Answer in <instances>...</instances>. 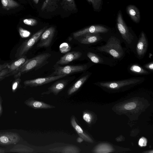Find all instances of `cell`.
I'll return each mask as SVG.
<instances>
[{"mask_svg": "<svg viewBox=\"0 0 153 153\" xmlns=\"http://www.w3.org/2000/svg\"><path fill=\"white\" fill-rule=\"evenodd\" d=\"M51 54L49 53H44L39 54L36 56L27 59L13 74L15 78L20 77L22 74L33 70H37L48 64V59Z\"/></svg>", "mask_w": 153, "mask_h": 153, "instance_id": "1", "label": "cell"}, {"mask_svg": "<svg viewBox=\"0 0 153 153\" xmlns=\"http://www.w3.org/2000/svg\"><path fill=\"white\" fill-rule=\"evenodd\" d=\"M97 49L110 54L115 59L120 58L124 54L120 40L114 36H111L106 45L98 47Z\"/></svg>", "mask_w": 153, "mask_h": 153, "instance_id": "2", "label": "cell"}, {"mask_svg": "<svg viewBox=\"0 0 153 153\" xmlns=\"http://www.w3.org/2000/svg\"><path fill=\"white\" fill-rule=\"evenodd\" d=\"M47 28L45 26L33 34L29 39L23 42L18 48L15 57L18 58L25 55L39 39L41 36Z\"/></svg>", "mask_w": 153, "mask_h": 153, "instance_id": "3", "label": "cell"}, {"mask_svg": "<svg viewBox=\"0 0 153 153\" xmlns=\"http://www.w3.org/2000/svg\"><path fill=\"white\" fill-rule=\"evenodd\" d=\"M141 80V78H132L117 81L100 82V85L101 86L107 89L117 90L127 86L138 83Z\"/></svg>", "mask_w": 153, "mask_h": 153, "instance_id": "4", "label": "cell"}, {"mask_svg": "<svg viewBox=\"0 0 153 153\" xmlns=\"http://www.w3.org/2000/svg\"><path fill=\"white\" fill-rule=\"evenodd\" d=\"M27 59L26 56L24 55L11 62L7 67L0 71V78L3 79L7 77L13 75L14 73Z\"/></svg>", "mask_w": 153, "mask_h": 153, "instance_id": "5", "label": "cell"}, {"mask_svg": "<svg viewBox=\"0 0 153 153\" xmlns=\"http://www.w3.org/2000/svg\"><path fill=\"white\" fill-rule=\"evenodd\" d=\"M87 68L86 65H67L61 66L55 65L54 71L48 76H59L62 75H67L83 71Z\"/></svg>", "mask_w": 153, "mask_h": 153, "instance_id": "6", "label": "cell"}, {"mask_svg": "<svg viewBox=\"0 0 153 153\" xmlns=\"http://www.w3.org/2000/svg\"><path fill=\"white\" fill-rule=\"evenodd\" d=\"M117 27L123 39L128 44H130L134 36L124 21L121 10L118 11L116 19Z\"/></svg>", "mask_w": 153, "mask_h": 153, "instance_id": "7", "label": "cell"}, {"mask_svg": "<svg viewBox=\"0 0 153 153\" xmlns=\"http://www.w3.org/2000/svg\"><path fill=\"white\" fill-rule=\"evenodd\" d=\"M66 76V75H62L39 78L34 79L25 80L23 83L24 85L26 86H30L32 87H37L50 83L62 78Z\"/></svg>", "mask_w": 153, "mask_h": 153, "instance_id": "8", "label": "cell"}, {"mask_svg": "<svg viewBox=\"0 0 153 153\" xmlns=\"http://www.w3.org/2000/svg\"><path fill=\"white\" fill-rule=\"evenodd\" d=\"M108 30V28L102 25H93L74 32L73 36L76 38L88 34L105 33Z\"/></svg>", "mask_w": 153, "mask_h": 153, "instance_id": "9", "label": "cell"}, {"mask_svg": "<svg viewBox=\"0 0 153 153\" xmlns=\"http://www.w3.org/2000/svg\"><path fill=\"white\" fill-rule=\"evenodd\" d=\"M55 29L53 26L46 29L40 36V41L37 47L40 48L48 47L49 46L53 38Z\"/></svg>", "mask_w": 153, "mask_h": 153, "instance_id": "10", "label": "cell"}, {"mask_svg": "<svg viewBox=\"0 0 153 153\" xmlns=\"http://www.w3.org/2000/svg\"><path fill=\"white\" fill-rule=\"evenodd\" d=\"M20 140L19 134L16 133L3 131L0 132V145H7L15 144Z\"/></svg>", "mask_w": 153, "mask_h": 153, "instance_id": "11", "label": "cell"}, {"mask_svg": "<svg viewBox=\"0 0 153 153\" xmlns=\"http://www.w3.org/2000/svg\"><path fill=\"white\" fill-rule=\"evenodd\" d=\"M69 80L68 79H62L56 81L48 88L47 91L42 92V95L49 94L53 93L57 96L66 87Z\"/></svg>", "mask_w": 153, "mask_h": 153, "instance_id": "12", "label": "cell"}, {"mask_svg": "<svg viewBox=\"0 0 153 153\" xmlns=\"http://www.w3.org/2000/svg\"><path fill=\"white\" fill-rule=\"evenodd\" d=\"M24 103L29 107L36 109H49L56 108L54 105L36 100L33 97H30L26 100Z\"/></svg>", "mask_w": 153, "mask_h": 153, "instance_id": "13", "label": "cell"}, {"mask_svg": "<svg viewBox=\"0 0 153 153\" xmlns=\"http://www.w3.org/2000/svg\"><path fill=\"white\" fill-rule=\"evenodd\" d=\"M70 123L79 136L82 137L84 140L89 143H93V140L89 135L77 123L75 117L74 115H72L71 117Z\"/></svg>", "mask_w": 153, "mask_h": 153, "instance_id": "14", "label": "cell"}, {"mask_svg": "<svg viewBox=\"0 0 153 153\" xmlns=\"http://www.w3.org/2000/svg\"><path fill=\"white\" fill-rule=\"evenodd\" d=\"M82 54L79 51H73L68 52L62 56L56 63V65L67 64L80 58Z\"/></svg>", "mask_w": 153, "mask_h": 153, "instance_id": "15", "label": "cell"}, {"mask_svg": "<svg viewBox=\"0 0 153 153\" xmlns=\"http://www.w3.org/2000/svg\"><path fill=\"white\" fill-rule=\"evenodd\" d=\"M148 43L145 33L142 31L137 43V53L138 56H141L145 54L147 49Z\"/></svg>", "mask_w": 153, "mask_h": 153, "instance_id": "16", "label": "cell"}, {"mask_svg": "<svg viewBox=\"0 0 153 153\" xmlns=\"http://www.w3.org/2000/svg\"><path fill=\"white\" fill-rule=\"evenodd\" d=\"M126 13L134 22L139 23L140 20V12L135 6L129 5L126 8Z\"/></svg>", "mask_w": 153, "mask_h": 153, "instance_id": "17", "label": "cell"}, {"mask_svg": "<svg viewBox=\"0 0 153 153\" xmlns=\"http://www.w3.org/2000/svg\"><path fill=\"white\" fill-rule=\"evenodd\" d=\"M52 152L62 153H79L80 149L76 146L70 145L50 149Z\"/></svg>", "mask_w": 153, "mask_h": 153, "instance_id": "18", "label": "cell"}, {"mask_svg": "<svg viewBox=\"0 0 153 153\" xmlns=\"http://www.w3.org/2000/svg\"><path fill=\"white\" fill-rule=\"evenodd\" d=\"M78 41L81 44H89L96 42L101 39L99 33L88 34L83 35Z\"/></svg>", "mask_w": 153, "mask_h": 153, "instance_id": "19", "label": "cell"}, {"mask_svg": "<svg viewBox=\"0 0 153 153\" xmlns=\"http://www.w3.org/2000/svg\"><path fill=\"white\" fill-rule=\"evenodd\" d=\"M59 0H45L41 7L42 11L52 12L55 10L58 6Z\"/></svg>", "mask_w": 153, "mask_h": 153, "instance_id": "20", "label": "cell"}, {"mask_svg": "<svg viewBox=\"0 0 153 153\" xmlns=\"http://www.w3.org/2000/svg\"><path fill=\"white\" fill-rule=\"evenodd\" d=\"M89 75H87L78 79L68 90V95H71L76 92L86 81Z\"/></svg>", "mask_w": 153, "mask_h": 153, "instance_id": "21", "label": "cell"}, {"mask_svg": "<svg viewBox=\"0 0 153 153\" xmlns=\"http://www.w3.org/2000/svg\"><path fill=\"white\" fill-rule=\"evenodd\" d=\"M10 151L12 152L28 153L33 152V149L27 146L18 144L13 146Z\"/></svg>", "mask_w": 153, "mask_h": 153, "instance_id": "22", "label": "cell"}, {"mask_svg": "<svg viewBox=\"0 0 153 153\" xmlns=\"http://www.w3.org/2000/svg\"><path fill=\"white\" fill-rule=\"evenodd\" d=\"M61 5L62 8L66 11H72L77 9L74 0H62Z\"/></svg>", "mask_w": 153, "mask_h": 153, "instance_id": "23", "label": "cell"}, {"mask_svg": "<svg viewBox=\"0 0 153 153\" xmlns=\"http://www.w3.org/2000/svg\"><path fill=\"white\" fill-rule=\"evenodd\" d=\"M2 7L8 10L18 7L20 6L17 2L14 0H1Z\"/></svg>", "mask_w": 153, "mask_h": 153, "instance_id": "24", "label": "cell"}, {"mask_svg": "<svg viewBox=\"0 0 153 153\" xmlns=\"http://www.w3.org/2000/svg\"><path fill=\"white\" fill-rule=\"evenodd\" d=\"M113 149L112 147L108 144H102L96 146L92 151L96 153H108L111 152Z\"/></svg>", "mask_w": 153, "mask_h": 153, "instance_id": "25", "label": "cell"}, {"mask_svg": "<svg viewBox=\"0 0 153 153\" xmlns=\"http://www.w3.org/2000/svg\"><path fill=\"white\" fill-rule=\"evenodd\" d=\"M86 0L92 5L94 11L99 12L100 11L102 3V0Z\"/></svg>", "mask_w": 153, "mask_h": 153, "instance_id": "26", "label": "cell"}, {"mask_svg": "<svg viewBox=\"0 0 153 153\" xmlns=\"http://www.w3.org/2000/svg\"><path fill=\"white\" fill-rule=\"evenodd\" d=\"M129 69L132 72L137 74H146L149 73L140 66L136 65H132L130 67Z\"/></svg>", "mask_w": 153, "mask_h": 153, "instance_id": "27", "label": "cell"}, {"mask_svg": "<svg viewBox=\"0 0 153 153\" xmlns=\"http://www.w3.org/2000/svg\"><path fill=\"white\" fill-rule=\"evenodd\" d=\"M82 118L88 124H91L93 121V115L90 111H84L83 112Z\"/></svg>", "mask_w": 153, "mask_h": 153, "instance_id": "28", "label": "cell"}, {"mask_svg": "<svg viewBox=\"0 0 153 153\" xmlns=\"http://www.w3.org/2000/svg\"><path fill=\"white\" fill-rule=\"evenodd\" d=\"M87 56L93 62L95 63H101L102 60L100 58L95 54L91 52H88Z\"/></svg>", "mask_w": 153, "mask_h": 153, "instance_id": "29", "label": "cell"}, {"mask_svg": "<svg viewBox=\"0 0 153 153\" xmlns=\"http://www.w3.org/2000/svg\"><path fill=\"white\" fill-rule=\"evenodd\" d=\"M19 32L21 37L23 38L29 37L31 34V33L29 31L19 27Z\"/></svg>", "mask_w": 153, "mask_h": 153, "instance_id": "30", "label": "cell"}, {"mask_svg": "<svg viewBox=\"0 0 153 153\" xmlns=\"http://www.w3.org/2000/svg\"><path fill=\"white\" fill-rule=\"evenodd\" d=\"M137 106L135 102L131 101L125 103L123 106V108L125 110L130 111L135 109Z\"/></svg>", "mask_w": 153, "mask_h": 153, "instance_id": "31", "label": "cell"}, {"mask_svg": "<svg viewBox=\"0 0 153 153\" xmlns=\"http://www.w3.org/2000/svg\"><path fill=\"white\" fill-rule=\"evenodd\" d=\"M21 81V79L20 77H17L15 78L12 84V90L13 92H15L20 85Z\"/></svg>", "mask_w": 153, "mask_h": 153, "instance_id": "32", "label": "cell"}, {"mask_svg": "<svg viewBox=\"0 0 153 153\" xmlns=\"http://www.w3.org/2000/svg\"><path fill=\"white\" fill-rule=\"evenodd\" d=\"M23 22L25 24L30 26H35L38 24L37 21L34 19H25Z\"/></svg>", "mask_w": 153, "mask_h": 153, "instance_id": "33", "label": "cell"}, {"mask_svg": "<svg viewBox=\"0 0 153 153\" xmlns=\"http://www.w3.org/2000/svg\"><path fill=\"white\" fill-rule=\"evenodd\" d=\"M147 140L144 137L140 138L138 142V145L141 147L145 146H146Z\"/></svg>", "mask_w": 153, "mask_h": 153, "instance_id": "34", "label": "cell"}, {"mask_svg": "<svg viewBox=\"0 0 153 153\" xmlns=\"http://www.w3.org/2000/svg\"><path fill=\"white\" fill-rule=\"evenodd\" d=\"M9 63L7 62H5L3 64H0V71L7 67L9 64ZM3 79L0 78V81L3 80Z\"/></svg>", "mask_w": 153, "mask_h": 153, "instance_id": "35", "label": "cell"}, {"mask_svg": "<svg viewBox=\"0 0 153 153\" xmlns=\"http://www.w3.org/2000/svg\"><path fill=\"white\" fill-rule=\"evenodd\" d=\"M145 67L150 70L152 71L153 70V63L152 62L147 64L145 66Z\"/></svg>", "mask_w": 153, "mask_h": 153, "instance_id": "36", "label": "cell"}, {"mask_svg": "<svg viewBox=\"0 0 153 153\" xmlns=\"http://www.w3.org/2000/svg\"><path fill=\"white\" fill-rule=\"evenodd\" d=\"M2 100L0 96V116L1 115L2 112Z\"/></svg>", "mask_w": 153, "mask_h": 153, "instance_id": "37", "label": "cell"}, {"mask_svg": "<svg viewBox=\"0 0 153 153\" xmlns=\"http://www.w3.org/2000/svg\"><path fill=\"white\" fill-rule=\"evenodd\" d=\"M84 140L81 137H79L77 138L76 141L79 143L82 142Z\"/></svg>", "mask_w": 153, "mask_h": 153, "instance_id": "38", "label": "cell"}, {"mask_svg": "<svg viewBox=\"0 0 153 153\" xmlns=\"http://www.w3.org/2000/svg\"><path fill=\"white\" fill-rule=\"evenodd\" d=\"M5 152L4 150L1 149L0 148V153H4Z\"/></svg>", "mask_w": 153, "mask_h": 153, "instance_id": "39", "label": "cell"}, {"mask_svg": "<svg viewBox=\"0 0 153 153\" xmlns=\"http://www.w3.org/2000/svg\"><path fill=\"white\" fill-rule=\"evenodd\" d=\"M33 1L35 4H37L39 0H33Z\"/></svg>", "mask_w": 153, "mask_h": 153, "instance_id": "40", "label": "cell"}]
</instances>
